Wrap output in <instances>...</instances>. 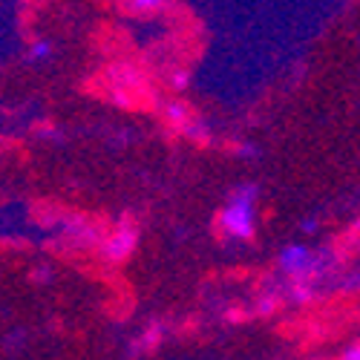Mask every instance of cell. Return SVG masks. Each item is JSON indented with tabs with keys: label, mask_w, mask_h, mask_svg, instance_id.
Listing matches in <instances>:
<instances>
[{
	"label": "cell",
	"mask_w": 360,
	"mask_h": 360,
	"mask_svg": "<svg viewBox=\"0 0 360 360\" xmlns=\"http://www.w3.org/2000/svg\"><path fill=\"white\" fill-rule=\"evenodd\" d=\"M64 233L70 236V245L72 248H93V245H101V239H104V233H101L98 225L86 222V219H78V217L67 219Z\"/></svg>",
	"instance_id": "obj_4"
},
{
	"label": "cell",
	"mask_w": 360,
	"mask_h": 360,
	"mask_svg": "<svg viewBox=\"0 0 360 360\" xmlns=\"http://www.w3.org/2000/svg\"><path fill=\"white\" fill-rule=\"evenodd\" d=\"M291 300L294 303H311L314 300V285L303 280H291Z\"/></svg>",
	"instance_id": "obj_9"
},
{
	"label": "cell",
	"mask_w": 360,
	"mask_h": 360,
	"mask_svg": "<svg viewBox=\"0 0 360 360\" xmlns=\"http://www.w3.org/2000/svg\"><path fill=\"white\" fill-rule=\"evenodd\" d=\"M340 360H360V346L357 343H349V349H343Z\"/></svg>",
	"instance_id": "obj_14"
},
{
	"label": "cell",
	"mask_w": 360,
	"mask_h": 360,
	"mask_svg": "<svg viewBox=\"0 0 360 360\" xmlns=\"http://www.w3.org/2000/svg\"><path fill=\"white\" fill-rule=\"evenodd\" d=\"M257 193H259L257 185H239L228 196L222 214H219V225H222L225 236L239 239V243H245V239L254 236V231H257Z\"/></svg>",
	"instance_id": "obj_1"
},
{
	"label": "cell",
	"mask_w": 360,
	"mask_h": 360,
	"mask_svg": "<svg viewBox=\"0 0 360 360\" xmlns=\"http://www.w3.org/2000/svg\"><path fill=\"white\" fill-rule=\"evenodd\" d=\"M182 133L199 144H207L211 141V127H207V122H202V118H191V122L182 127Z\"/></svg>",
	"instance_id": "obj_8"
},
{
	"label": "cell",
	"mask_w": 360,
	"mask_h": 360,
	"mask_svg": "<svg viewBox=\"0 0 360 360\" xmlns=\"http://www.w3.org/2000/svg\"><path fill=\"white\" fill-rule=\"evenodd\" d=\"M239 156H257V150L251 144H243V150H239Z\"/></svg>",
	"instance_id": "obj_16"
},
{
	"label": "cell",
	"mask_w": 360,
	"mask_h": 360,
	"mask_svg": "<svg viewBox=\"0 0 360 360\" xmlns=\"http://www.w3.org/2000/svg\"><path fill=\"white\" fill-rule=\"evenodd\" d=\"M49 52H52V44L49 41H38V44H32V49H29V61H46L49 58Z\"/></svg>",
	"instance_id": "obj_12"
},
{
	"label": "cell",
	"mask_w": 360,
	"mask_h": 360,
	"mask_svg": "<svg viewBox=\"0 0 360 360\" xmlns=\"http://www.w3.org/2000/svg\"><path fill=\"white\" fill-rule=\"evenodd\" d=\"M277 303H280L277 291H265V294L257 300V311H259V314H274V311H277Z\"/></svg>",
	"instance_id": "obj_11"
},
{
	"label": "cell",
	"mask_w": 360,
	"mask_h": 360,
	"mask_svg": "<svg viewBox=\"0 0 360 360\" xmlns=\"http://www.w3.org/2000/svg\"><path fill=\"white\" fill-rule=\"evenodd\" d=\"M176 93H182V89H188V84H191V78H188V72L185 70H173L170 72V81H167Z\"/></svg>",
	"instance_id": "obj_13"
},
{
	"label": "cell",
	"mask_w": 360,
	"mask_h": 360,
	"mask_svg": "<svg viewBox=\"0 0 360 360\" xmlns=\"http://www.w3.org/2000/svg\"><path fill=\"white\" fill-rule=\"evenodd\" d=\"M122 4L133 15H159V12H165L167 0H122Z\"/></svg>",
	"instance_id": "obj_7"
},
{
	"label": "cell",
	"mask_w": 360,
	"mask_h": 360,
	"mask_svg": "<svg viewBox=\"0 0 360 360\" xmlns=\"http://www.w3.org/2000/svg\"><path fill=\"white\" fill-rule=\"evenodd\" d=\"M141 81L144 78L133 64H115V67L107 70V84L112 86L110 93H127L130 96V89H139Z\"/></svg>",
	"instance_id": "obj_5"
},
{
	"label": "cell",
	"mask_w": 360,
	"mask_h": 360,
	"mask_svg": "<svg viewBox=\"0 0 360 360\" xmlns=\"http://www.w3.org/2000/svg\"><path fill=\"white\" fill-rule=\"evenodd\" d=\"M159 338H162V326H159V323H153V326L147 328V335L136 343V352H147V349H153V346L159 343Z\"/></svg>",
	"instance_id": "obj_10"
},
{
	"label": "cell",
	"mask_w": 360,
	"mask_h": 360,
	"mask_svg": "<svg viewBox=\"0 0 360 360\" xmlns=\"http://www.w3.org/2000/svg\"><path fill=\"white\" fill-rule=\"evenodd\" d=\"M136 245H139V228L133 225V219H122V222L115 225L112 233H107V236L101 239L98 254H101L104 262L118 265V262H124V259L133 257Z\"/></svg>",
	"instance_id": "obj_3"
},
{
	"label": "cell",
	"mask_w": 360,
	"mask_h": 360,
	"mask_svg": "<svg viewBox=\"0 0 360 360\" xmlns=\"http://www.w3.org/2000/svg\"><path fill=\"white\" fill-rule=\"evenodd\" d=\"M303 231H306V233H314V231H317V219H306V222H303Z\"/></svg>",
	"instance_id": "obj_15"
},
{
	"label": "cell",
	"mask_w": 360,
	"mask_h": 360,
	"mask_svg": "<svg viewBox=\"0 0 360 360\" xmlns=\"http://www.w3.org/2000/svg\"><path fill=\"white\" fill-rule=\"evenodd\" d=\"M162 115H165V122H167L173 130H182V127L191 122V118H193L191 107H188L185 101H179V98L165 101V104H162Z\"/></svg>",
	"instance_id": "obj_6"
},
{
	"label": "cell",
	"mask_w": 360,
	"mask_h": 360,
	"mask_svg": "<svg viewBox=\"0 0 360 360\" xmlns=\"http://www.w3.org/2000/svg\"><path fill=\"white\" fill-rule=\"evenodd\" d=\"M280 271L288 274L291 280H303V283H311V277H320L326 271V257L323 254H311L306 245H288L280 251Z\"/></svg>",
	"instance_id": "obj_2"
}]
</instances>
